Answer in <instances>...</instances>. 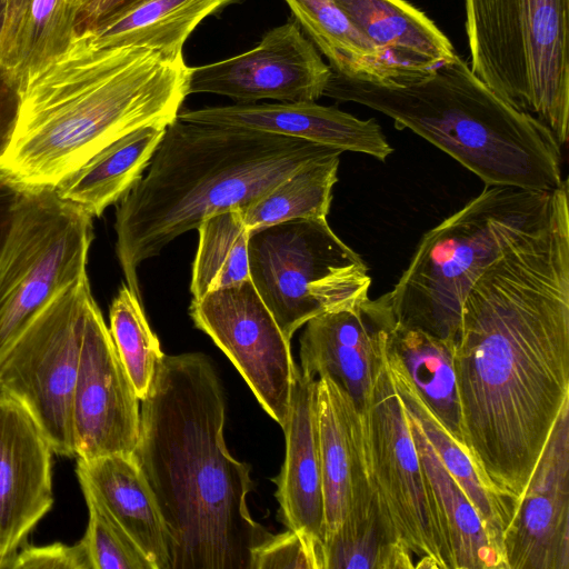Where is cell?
<instances>
[{
    "label": "cell",
    "instance_id": "cell-26",
    "mask_svg": "<svg viewBox=\"0 0 569 569\" xmlns=\"http://www.w3.org/2000/svg\"><path fill=\"white\" fill-rule=\"evenodd\" d=\"M238 0H141L88 30L104 46H138L183 60V46L208 16Z\"/></svg>",
    "mask_w": 569,
    "mask_h": 569
},
{
    "label": "cell",
    "instance_id": "cell-15",
    "mask_svg": "<svg viewBox=\"0 0 569 569\" xmlns=\"http://www.w3.org/2000/svg\"><path fill=\"white\" fill-rule=\"evenodd\" d=\"M507 569H569V403L502 536Z\"/></svg>",
    "mask_w": 569,
    "mask_h": 569
},
{
    "label": "cell",
    "instance_id": "cell-7",
    "mask_svg": "<svg viewBox=\"0 0 569 569\" xmlns=\"http://www.w3.org/2000/svg\"><path fill=\"white\" fill-rule=\"evenodd\" d=\"M470 69L560 147L569 129V0H463Z\"/></svg>",
    "mask_w": 569,
    "mask_h": 569
},
{
    "label": "cell",
    "instance_id": "cell-41",
    "mask_svg": "<svg viewBox=\"0 0 569 569\" xmlns=\"http://www.w3.org/2000/svg\"><path fill=\"white\" fill-rule=\"evenodd\" d=\"M82 2H83V0H82Z\"/></svg>",
    "mask_w": 569,
    "mask_h": 569
},
{
    "label": "cell",
    "instance_id": "cell-25",
    "mask_svg": "<svg viewBox=\"0 0 569 569\" xmlns=\"http://www.w3.org/2000/svg\"><path fill=\"white\" fill-rule=\"evenodd\" d=\"M453 345L395 321L388 330L386 351L446 431L465 449Z\"/></svg>",
    "mask_w": 569,
    "mask_h": 569
},
{
    "label": "cell",
    "instance_id": "cell-35",
    "mask_svg": "<svg viewBox=\"0 0 569 569\" xmlns=\"http://www.w3.org/2000/svg\"><path fill=\"white\" fill-rule=\"evenodd\" d=\"M250 569H322V545L290 529L271 535L252 550Z\"/></svg>",
    "mask_w": 569,
    "mask_h": 569
},
{
    "label": "cell",
    "instance_id": "cell-31",
    "mask_svg": "<svg viewBox=\"0 0 569 569\" xmlns=\"http://www.w3.org/2000/svg\"><path fill=\"white\" fill-rule=\"evenodd\" d=\"M341 153L306 163L240 208L248 230L296 219H327Z\"/></svg>",
    "mask_w": 569,
    "mask_h": 569
},
{
    "label": "cell",
    "instance_id": "cell-36",
    "mask_svg": "<svg viewBox=\"0 0 569 569\" xmlns=\"http://www.w3.org/2000/svg\"><path fill=\"white\" fill-rule=\"evenodd\" d=\"M8 569H91V563L80 539L73 545H27L14 555Z\"/></svg>",
    "mask_w": 569,
    "mask_h": 569
},
{
    "label": "cell",
    "instance_id": "cell-8",
    "mask_svg": "<svg viewBox=\"0 0 569 569\" xmlns=\"http://www.w3.org/2000/svg\"><path fill=\"white\" fill-rule=\"evenodd\" d=\"M249 274L282 335L311 318L368 295L371 278L361 257L327 219H296L249 231Z\"/></svg>",
    "mask_w": 569,
    "mask_h": 569
},
{
    "label": "cell",
    "instance_id": "cell-17",
    "mask_svg": "<svg viewBox=\"0 0 569 569\" xmlns=\"http://www.w3.org/2000/svg\"><path fill=\"white\" fill-rule=\"evenodd\" d=\"M53 453L29 411L0 390V569L53 506Z\"/></svg>",
    "mask_w": 569,
    "mask_h": 569
},
{
    "label": "cell",
    "instance_id": "cell-18",
    "mask_svg": "<svg viewBox=\"0 0 569 569\" xmlns=\"http://www.w3.org/2000/svg\"><path fill=\"white\" fill-rule=\"evenodd\" d=\"M186 121L231 126L360 152L385 161L393 151L375 119L362 120L335 107L307 102L236 103L183 110Z\"/></svg>",
    "mask_w": 569,
    "mask_h": 569
},
{
    "label": "cell",
    "instance_id": "cell-11",
    "mask_svg": "<svg viewBox=\"0 0 569 569\" xmlns=\"http://www.w3.org/2000/svg\"><path fill=\"white\" fill-rule=\"evenodd\" d=\"M359 422L370 488L402 543L418 559L416 569H451L409 415L387 362L386 343Z\"/></svg>",
    "mask_w": 569,
    "mask_h": 569
},
{
    "label": "cell",
    "instance_id": "cell-5",
    "mask_svg": "<svg viewBox=\"0 0 569 569\" xmlns=\"http://www.w3.org/2000/svg\"><path fill=\"white\" fill-rule=\"evenodd\" d=\"M323 96L391 118L479 177L486 186L552 192L562 179L561 147L456 54L437 68L395 80L331 73Z\"/></svg>",
    "mask_w": 569,
    "mask_h": 569
},
{
    "label": "cell",
    "instance_id": "cell-24",
    "mask_svg": "<svg viewBox=\"0 0 569 569\" xmlns=\"http://www.w3.org/2000/svg\"><path fill=\"white\" fill-rule=\"evenodd\" d=\"M167 126L134 130L99 151L53 189L92 218L119 202L142 178Z\"/></svg>",
    "mask_w": 569,
    "mask_h": 569
},
{
    "label": "cell",
    "instance_id": "cell-1",
    "mask_svg": "<svg viewBox=\"0 0 569 569\" xmlns=\"http://www.w3.org/2000/svg\"><path fill=\"white\" fill-rule=\"evenodd\" d=\"M465 450L512 503L569 403V199L468 293L453 345Z\"/></svg>",
    "mask_w": 569,
    "mask_h": 569
},
{
    "label": "cell",
    "instance_id": "cell-20",
    "mask_svg": "<svg viewBox=\"0 0 569 569\" xmlns=\"http://www.w3.org/2000/svg\"><path fill=\"white\" fill-rule=\"evenodd\" d=\"M316 381L298 369L292 386L290 410L282 429L286 458L277 485L279 520L323 545L325 510L319 452Z\"/></svg>",
    "mask_w": 569,
    "mask_h": 569
},
{
    "label": "cell",
    "instance_id": "cell-12",
    "mask_svg": "<svg viewBox=\"0 0 569 569\" xmlns=\"http://www.w3.org/2000/svg\"><path fill=\"white\" fill-rule=\"evenodd\" d=\"M190 316L226 353L261 407L283 429L298 368L273 316L251 280L193 299Z\"/></svg>",
    "mask_w": 569,
    "mask_h": 569
},
{
    "label": "cell",
    "instance_id": "cell-16",
    "mask_svg": "<svg viewBox=\"0 0 569 569\" xmlns=\"http://www.w3.org/2000/svg\"><path fill=\"white\" fill-rule=\"evenodd\" d=\"M393 322L387 293L377 299L367 295L351 306L311 318L300 338L301 373L332 378L360 412Z\"/></svg>",
    "mask_w": 569,
    "mask_h": 569
},
{
    "label": "cell",
    "instance_id": "cell-6",
    "mask_svg": "<svg viewBox=\"0 0 569 569\" xmlns=\"http://www.w3.org/2000/svg\"><path fill=\"white\" fill-rule=\"evenodd\" d=\"M557 190L486 186L426 232L387 292L395 321L455 342L471 288L515 243L548 220Z\"/></svg>",
    "mask_w": 569,
    "mask_h": 569
},
{
    "label": "cell",
    "instance_id": "cell-29",
    "mask_svg": "<svg viewBox=\"0 0 569 569\" xmlns=\"http://www.w3.org/2000/svg\"><path fill=\"white\" fill-rule=\"evenodd\" d=\"M386 358L405 407L417 419L440 461L460 485L481 517L490 537L503 552L502 536L511 518V503L493 493L483 483L469 455L441 426L387 351Z\"/></svg>",
    "mask_w": 569,
    "mask_h": 569
},
{
    "label": "cell",
    "instance_id": "cell-2",
    "mask_svg": "<svg viewBox=\"0 0 569 569\" xmlns=\"http://www.w3.org/2000/svg\"><path fill=\"white\" fill-rule=\"evenodd\" d=\"M141 401L132 457L164 521L171 569H250L271 533L251 517L250 466L227 449L226 399L199 352L164 355Z\"/></svg>",
    "mask_w": 569,
    "mask_h": 569
},
{
    "label": "cell",
    "instance_id": "cell-22",
    "mask_svg": "<svg viewBox=\"0 0 569 569\" xmlns=\"http://www.w3.org/2000/svg\"><path fill=\"white\" fill-rule=\"evenodd\" d=\"M336 1L399 78L428 72L457 54L435 22L405 0Z\"/></svg>",
    "mask_w": 569,
    "mask_h": 569
},
{
    "label": "cell",
    "instance_id": "cell-37",
    "mask_svg": "<svg viewBox=\"0 0 569 569\" xmlns=\"http://www.w3.org/2000/svg\"><path fill=\"white\" fill-rule=\"evenodd\" d=\"M18 112V80L0 69V160L11 143Z\"/></svg>",
    "mask_w": 569,
    "mask_h": 569
},
{
    "label": "cell",
    "instance_id": "cell-14",
    "mask_svg": "<svg viewBox=\"0 0 569 569\" xmlns=\"http://www.w3.org/2000/svg\"><path fill=\"white\" fill-rule=\"evenodd\" d=\"M139 401L94 301L87 317L72 399L76 458L132 453L139 436Z\"/></svg>",
    "mask_w": 569,
    "mask_h": 569
},
{
    "label": "cell",
    "instance_id": "cell-33",
    "mask_svg": "<svg viewBox=\"0 0 569 569\" xmlns=\"http://www.w3.org/2000/svg\"><path fill=\"white\" fill-rule=\"evenodd\" d=\"M109 331L134 391L146 398L164 353L151 330L141 300L122 284L109 310Z\"/></svg>",
    "mask_w": 569,
    "mask_h": 569
},
{
    "label": "cell",
    "instance_id": "cell-9",
    "mask_svg": "<svg viewBox=\"0 0 569 569\" xmlns=\"http://www.w3.org/2000/svg\"><path fill=\"white\" fill-rule=\"evenodd\" d=\"M92 219L53 188L21 190L0 244V359L52 296L87 273Z\"/></svg>",
    "mask_w": 569,
    "mask_h": 569
},
{
    "label": "cell",
    "instance_id": "cell-30",
    "mask_svg": "<svg viewBox=\"0 0 569 569\" xmlns=\"http://www.w3.org/2000/svg\"><path fill=\"white\" fill-rule=\"evenodd\" d=\"M415 558L400 540L373 493L325 539L322 569H413Z\"/></svg>",
    "mask_w": 569,
    "mask_h": 569
},
{
    "label": "cell",
    "instance_id": "cell-40",
    "mask_svg": "<svg viewBox=\"0 0 569 569\" xmlns=\"http://www.w3.org/2000/svg\"><path fill=\"white\" fill-rule=\"evenodd\" d=\"M6 6H7V0H0V33L2 30L3 21H4Z\"/></svg>",
    "mask_w": 569,
    "mask_h": 569
},
{
    "label": "cell",
    "instance_id": "cell-21",
    "mask_svg": "<svg viewBox=\"0 0 569 569\" xmlns=\"http://www.w3.org/2000/svg\"><path fill=\"white\" fill-rule=\"evenodd\" d=\"M76 475L146 553L154 569H171L169 536L154 495L130 455L77 459Z\"/></svg>",
    "mask_w": 569,
    "mask_h": 569
},
{
    "label": "cell",
    "instance_id": "cell-38",
    "mask_svg": "<svg viewBox=\"0 0 569 569\" xmlns=\"http://www.w3.org/2000/svg\"><path fill=\"white\" fill-rule=\"evenodd\" d=\"M139 1L141 0H83L76 17L74 32L91 30Z\"/></svg>",
    "mask_w": 569,
    "mask_h": 569
},
{
    "label": "cell",
    "instance_id": "cell-27",
    "mask_svg": "<svg viewBox=\"0 0 569 569\" xmlns=\"http://www.w3.org/2000/svg\"><path fill=\"white\" fill-rule=\"evenodd\" d=\"M82 0H7L0 69L18 80L27 69L62 52L74 34Z\"/></svg>",
    "mask_w": 569,
    "mask_h": 569
},
{
    "label": "cell",
    "instance_id": "cell-28",
    "mask_svg": "<svg viewBox=\"0 0 569 569\" xmlns=\"http://www.w3.org/2000/svg\"><path fill=\"white\" fill-rule=\"evenodd\" d=\"M332 72L351 78L393 80L399 74L360 32L336 0H284Z\"/></svg>",
    "mask_w": 569,
    "mask_h": 569
},
{
    "label": "cell",
    "instance_id": "cell-32",
    "mask_svg": "<svg viewBox=\"0 0 569 569\" xmlns=\"http://www.w3.org/2000/svg\"><path fill=\"white\" fill-rule=\"evenodd\" d=\"M197 230L199 241L190 284L193 299L250 279L249 230L240 208L208 217Z\"/></svg>",
    "mask_w": 569,
    "mask_h": 569
},
{
    "label": "cell",
    "instance_id": "cell-19",
    "mask_svg": "<svg viewBox=\"0 0 569 569\" xmlns=\"http://www.w3.org/2000/svg\"><path fill=\"white\" fill-rule=\"evenodd\" d=\"M316 412L322 475L325 539L348 515L372 498L362 455L359 412L328 376L316 381Z\"/></svg>",
    "mask_w": 569,
    "mask_h": 569
},
{
    "label": "cell",
    "instance_id": "cell-10",
    "mask_svg": "<svg viewBox=\"0 0 569 569\" xmlns=\"http://www.w3.org/2000/svg\"><path fill=\"white\" fill-rule=\"evenodd\" d=\"M94 301L87 272L52 296L0 359V390L29 411L63 457L76 458L72 399Z\"/></svg>",
    "mask_w": 569,
    "mask_h": 569
},
{
    "label": "cell",
    "instance_id": "cell-13",
    "mask_svg": "<svg viewBox=\"0 0 569 569\" xmlns=\"http://www.w3.org/2000/svg\"><path fill=\"white\" fill-rule=\"evenodd\" d=\"M331 73L293 19L269 30L243 53L189 68L188 94L214 93L237 103L317 101Z\"/></svg>",
    "mask_w": 569,
    "mask_h": 569
},
{
    "label": "cell",
    "instance_id": "cell-34",
    "mask_svg": "<svg viewBox=\"0 0 569 569\" xmlns=\"http://www.w3.org/2000/svg\"><path fill=\"white\" fill-rule=\"evenodd\" d=\"M81 487L88 508V526L81 538L91 569H154L153 565L117 522L103 503Z\"/></svg>",
    "mask_w": 569,
    "mask_h": 569
},
{
    "label": "cell",
    "instance_id": "cell-39",
    "mask_svg": "<svg viewBox=\"0 0 569 569\" xmlns=\"http://www.w3.org/2000/svg\"><path fill=\"white\" fill-rule=\"evenodd\" d=\"M22 189L0 171V244L10 222L14 202Z\"/></svg>",
    "mask_w": 569,
    "mask_h": 569
},
{
    "label": "cell",
    "instance_id": "cell-3",
    "mask_svg": "<svg viewBox=\"0 0 569 569\" xmlns=\"http://www.w3.org/2000/svg\"><path fill=\"white\" fill-rule=\"evenodd\" d=\"M188 74L184 60L158 50L74 32L62 52L19 76V112L0 171L24 189L54 188L121 137L171 123Z\"/></svg>",
    "mask_w": 569,
    "mask_h": 569
},
{
    "label": "cell",
    "instance_id": "cell-23",
    "mask_svg": "<svg viewBox=\"0 0 569 569\" xmlns=\"http://www.w3.org/2000/svg\"><path fill=\"white\" fill-rule=\"evenodd\" d=\"M408 415L451 569H507L503 552L490 537L478 511L440 461L417 419L409 411Z\"/></svg>",
    "mask_w": 569,
    "mask_h": 569
},
{
    "label": "cell",
    "instance_id": "cell-4",
    "mask_svg": "<svg viewBox=\"0 0 569 569\" xmlns=\"http://www.w3.org/2000/svg\"><path fill=\"white\" fill-rule=\"evenodd\" d=\"M342 152L302 139L186 121L166 128L146 176L119 201L116 253L140 298L138 268L208 217L243 208L298 168Z\"/></svg>",
    "mask_w": 569,
    "mask_h": 569
}]
</instances>
